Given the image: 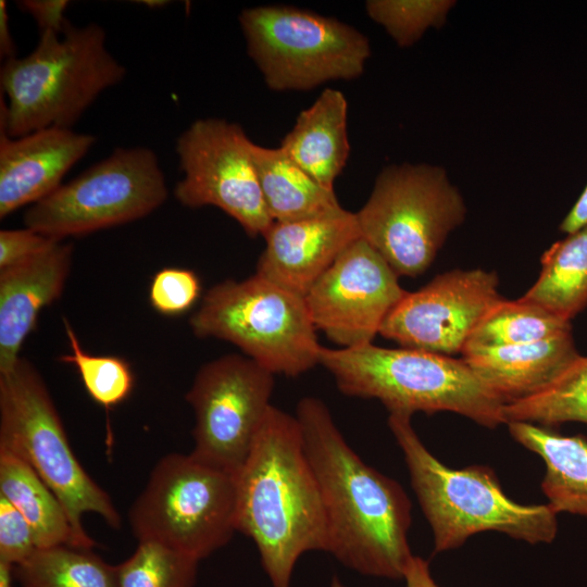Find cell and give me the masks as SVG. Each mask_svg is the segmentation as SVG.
Here are the masks:
<instances>
[{
  "label": "cell",
  "mask_w": 587,
  "mask_h": 587,
  "mask_svg": "<svg viewBox=\"0 0 587 587\" xmlns=\"http://www.w3.org/2000/svg\"><path fill=\"white\" fill-rule=\"evenodd\" d=\"M296 417L324 504L326 552L361 575L403 579L413 557L403 488L355 453L322 400L300 399Z\"/></svg>",
  "instance_id": "cell-1"
},
{
  "label": "cell",
  "mask_w": 587,
  "mask_h": 587,
  "mask_svg": "<svg viewBox=\"0 0 587 587\" xmlns=\"http://www.w3.org/2000/svg\"><path fill=\"white\" fill-rule=\"evenodd\" d=\"M237 489V532L253 540L272 587H291L298 559L327 546L321 490L296 416L270 407Z\"/></svg>",
  "instance_id": "cell-2"
},
{
  "label": "cell",
  "mask_w": 587,
  "mask_h": 587,
  "mask_svg": "<svg viewBox=\"0 0 587 587\" xmlns=\"http://www.w3.org/2000/svg\"><path fill=\"white\" fill-rule=\"evenodd\" d=\"M126 68L105 47L98 24L62 35L41 33L35 49L4 61L0 70V130L12 138L36 130L72 128L105 89L120 84Z\"/></svg>",
  "instance_id": "cell-3"
},
{
  "label": "cell",
  "mask_w": 587,
  "mask_h": 587,
  "mask_svg": "<svg viewBox=\"0 0 587 587\" xmlns=\"http://www.w3.org/2000/svg\"><path fill=\"white\" fill-rule=\"evenodd\" d=\"M388 426L402 450L412 488L430 525L436 553L459 548L472 535L488 530L534 545L555 538L558 513L550 504L513 501L488 466L445 465L421 441L411 415L389 413Z\"/></svg>",
  "instance_id": "cell-4"
},
{
  "label": "cell",
  "mask_w": 587,
  "mask_h": 587,
  "mask_svg": "<svg viewBox=\"0 0 587 587\" xmlns=\"http://www.w3.org/2000/svg\"><path fill=\"white\" fill-rule=\"evenodd\" d=\"M320 364L344 395L377 399L389 413L450 411L489 428L507 424L505 403L463 359L369 344L322 347Z\"/></svg>",
  "instance_id": "cell-5"
},
{
  "label": "cell",
  "mask_w": 587,
  "mask_h": 587,
  "mask_svg": "<svg viewBox=\"0 0 587 587\" xmlns=\"http://www.w3.org/2000/svg\"><path fill=\"white\" fill-rule=\"evenodd\" d=\"M0 449L23 459L54 492L67 512L82 549L95 541L83 515L96 513L113 529L122 519L109 494L84 470L40 373L25 358L0 374Z\"/></svg>",
  "instance_id": "cell-6"
},
{
  "label": "cell",
  "mask_w": 587,
  "mask_h": 587,
  "mask_svg": "<svg viewBox=\"0 0 587 587\" xmlns=\"http://www.w3.org/2000/svg\"><path fill=\"white\" fill-rule=\"evenodd\" d=\"M189 323L197 337L232 342L273 374L294 377L320 364L304 298L258 274L211 287Z\"/></svg>",
  "instance_id": "cell-7"
},
{
  "label": "cell",
  "mask_w": 587,
  "mask_h": 587,
  "mask_svg": "<svg viewBox=\"0 0 587 587\" xmlns=\"http://www.w3.org/2000/svg\"><path fill=\"white\" fill-rule=\"evenodd\" d=\"M237 475L191 453H168L152 469L128 513L138 541H154L198 561L237 532Z\"/></svg>",
  "instance_id": "cell-8"
},
{
  "label": "cell",
  "mask_w": 587,
  "mask_h": 587,
  "mask_svg": "<svg viewBox=\"0 0 587 587\" xmlns=\"http://www.w3.org/2000/svg\"><path fill=\"white\" fill-rule=\"evenodd\" d=\"M465 214L464 200L442 167L409 163L384 168L355 213L361 237L398 276L410 277L430 266Z\"/></svg>",
  "instance_id": "cell-9"
},
{
  "label": "cell",
  "mask_w": 587,
  "mask_h": 587,
  "mask_svg": "<svg viewBox=\"0 0 587 587\" xmlns=\"http://www.w3.org/2000/svg\"><path fill=\"white\" fill-rule=\"evenodd\" d=\"M239 25L248 55L275 91H305L357 78L371 55L367 37L354 27L294 7L245 9Z\"/></svg>",
  "instance_id": "cell-10"
},
{
  "label": "cell",
  "mask_w": 587,
  "mask_h": 587,
  "mask_svg": "<svg viewBox=\"0 0 587 587\" xmlns=\"http://www.w3.org/2000/svg\"><path fill=\"white\" fill-rule=\"evenodd\" d=\"M167 196L164 173L151 149L117 148L30 205L23 220L25 227L64 240L140 220Z\"/></svg>",
  "instance_id": "cell-11"
},
{
  "label": "cell",
  "mask_w": 587,
  "mask_h": 587,
  "mask_svg": "<svg viewBox=\"0 0 587 587\" xmlns=\"http://www.w3.org/2000/svg\"><path fill=\"white\" fill-rule=\"evenodd\" d=\"M273 388L274 374L246 355L203 364L185 397L195 414L190 453L237 475L272 405Z\"/></svg>",
  "instance_id": "cell-12"
},
{
  "label": "cell",
  "mask_w": 587,
  "mask_h": 587,
  "mask_svg": "<svg viewBox=\"0 0 587 587\" xmlns=\"http://www.w3.org/2000/svg\"><path fill=\"white\" fill-rule=\"evenodd\" d=\"M242 127L223 118H199L176 140L183 177L174 187L184 207L213 205L233 217L248 236H264L273 224Z\"/></svg>",
  "instance_id": "cell-13"
},
{
  "label": "cell",
  "mask_w": 587,
  "mask_h": 587,
  "mask_svg": "<svg viewBox=\"0 0 587 587\" xmlns=\"http://www.w3.org/2000/svg\"><path fill=\"white\" fill-rule=\"evenodd\" d=\"M364 238L350 243L304 297L316 330L341 348L372 344L408 291Z\"/></svg>",
  "instance_id": "cell-14"
},
{
  "label": "cell",
  "mask_w": 587,
  "mask_h": 587,
  "mask_svg": "<svg viewBox=\"0 0 587 587\" xmlns=\"http://www.w3.org/2000/svg\"><path fill=\"white\" fill-rule=\"evenodd\" d=\"M498 284L495 272L482 268L439 274L421 289L405 294L379 335L402 348L462 353L474 329L502 299Z\"/></svg>",
  "instance_id": "cell-15"
},
{
  "label": "cell",
  "mask_w": 587,
  "mask_h": 587,
  "mask_svg": "<svg viewBox=\"0 0 587 587\" xmlns=\"http://www.w3.org/2000/svg\"><path fill=\"white\" fill-rule=\"evenodd\" d=\"M255 274L305 297L340 253L361 237L355 213L347 210L291 222H273Z\"/></svg>",
  "instance_id": "cell-16"
},
{
  "label": "cell",
  "mask_w": 587,
  "mask_h": 587,
  "mask_svg": "<svg viewBox=\"0 0 587 587\" xmlns=\"http://www.w3.org/2000/svg\"><path fill=\"white\" fill-rule=\"evenodd\" d=\"M95 142L93 135L72 128L50 127L17 138L0 130V217L51 195Z\"/></svg>",
  "instance_id": "cell-17"
},
{
  "label": "cell",
  "mask_w": 587,
  "mask_h": 587,
  "mask_svg": "<svg viewBox=\"0 0 587 587\" xmlns=\"http://www.w3.org/2000/svg\"><path fill=\"white\" fill-rule=\"evenodd\" d=\"M73 261L64 240L17 264L0 270V374L21 358L40 311L63 292Z\"/></svg>",
  "instance_id": "cell-18"
},
{
  "label": "cell",
  "mask_w": 587,
  "mask_h": 587,
  "mask_svg": "<svg viewBox=\"0 0 587 587\" xmlns=\"http://www.w3.org/2000/svg\"><path fill=\"white\" fill-rule=\"evenodd\" d=\"M462 355L508 404L548 387L580 354L571 332L522 345L465 349Z\"/></svg>",
  "instance_id": "cell-19"
},
{
  "label": "cell",
  "mask_w": 587,
  "mask_h": 587,
  "mask_svg": "<svg viewBox=\"0 0 587 587\" xmlns=\"http://www.w3.org/2000/svg\"><path fill=\"white\" fill-rule=\"evenodd\" d=\"M347 113L344 93L327 88L300 112L279 146L298 166L330 191L350 153Z\"/></svg>",
  "instance_id": "cell-20"
},
{
  "label": "cell",
  "mask_w": 587,
  "mask_h": 587,
  "mask_svg": "<svg viewBox=\"0 0 587 587\" xmlns=\"http://www.w3.org/2000/svg\"><path fill=\"white\" fill-rule=\"evenodd\" d=\"M513 439L538 454L546 467L541 489L557 512L587 516V438L562 436L528 422L507 423Z\"/></svg>",
  "instance_id": "cell-21"
},
{
  "label": "cell",
  "mask_w": 587,
  "mask_h": 587,
  "mask_svg": "<svg viewBox=\"0 0 587 587\" xmlns=\"http://www.w3.org/2000/svg\"><path fill=\"white\" fill-rule=\"evenodd\" d=\"M262 196L273 222L324 216L344 210L327 190L278 148L250 145Z\"/></svg>",
  "instance_id": "cell-22"
},
{
  "label": "cell",
  "mask_w": 587,
  "mask_h": 587,
  "mask_svg": "<svg viewBox=\"0 0 587 587\" xmlns=\"http://www.w3.org/2000/svg\"><path fill=\"white\" fill-rule=\"evenodd\" d=\"M0 496L30 525L37 548H79L66 510L39 475L20 457L0 449Z\"/></svg>",
  "instance_id": "cell-23"
},
{
  "label": "cell",
  "mask_w": 587,
  "mask_h": 587,
  "mask_svg": "<svg viewBox=\"0 0 587 587\" xmlns=\"http://www.w3.org/2000/svg\"><path fill=\"white\" fill-rule=\"evenodd\" d=\"M523 299L571 321L587 308V225L552 243Z\"/></svg>",
  "instance_id": "cell-24"
},
{
  "label": "cell",
  "mask_w": 587,
  "mask_h": 587,
  "mask_svg": "<svg viewBox=\"0 0 587 587\" xmlns=\"http://www.w3.org/2000/svg\"><path fill=\"white\" fill-rule=\"evenodd\" d=\"M12 573L21 587H118L116 565L91 549L65 545L37 548Z\"/></svg>",
  "instance_id": "cell-25"
},
{
  "label": "cell",
  "mask_w": 587,
  "mask_h": 587,
  "mask_svg": "<svg viewBox=\"0 0 587 587\" xmlns=\"http://www.w3.org/2000/svg\"><path fill=\"white\" fill-rule=\"evenodd\" d=\"M571 332V321L539 304L522 297L517 300L502 298L474 329L463 351L522 345Z\"/></svg>",
  "instance_id": "cell-26"
},
{
  "label": "cell",
  "mask_w": 587,
  "mask_h": 587,
  "mask_svg": "<svg viewBox=\"0 0 587 587\" xmlns=\"http://www.w3.org/2000/svg\"><path fill=\"white\" fill-rule=\"evenodd\" d=\"M505 422L519 421L545 427L567 422L587 425V355H579L541 391L503 408Z\"/></svg>",
  "instance_id": "cell-27"
},
{
  "label": "cell",
  "mask_w": 587,
  "mask_h": 587,
  "mask_svg": "<svg viewBox=\"0 0 587 587\" xmlns=\"http://www.w3.org/2000/svg\"><path fill=\"white\" fill-rule=\"evenodd\" d=\"M199 561L154 541H138L116 565L118 587H195Z\"/></svg>",
  "instance_id": "cell-28"
},
{
  "label": "cell",
  "mask_w": 587,
  "mask_h": 587,
  "mask_svg": "<svg viewBox=\"0 0 587 587\" xmlns=\"http://www.w3.org/2000/svg\"><path fill=\"white\" fill-rule=\"evenodd\" d=\"M63 323L71 351L61 355L60 361L76 367L91 399L107 410L127 399L135 384L130 365L118 357L89 354L65 317Z\"/></svg>",
  "instance_id": "cell-29"
},
{
  "label": "cell",
  "mask_w": 587,
  "mask_h": 587,
  "mask_svg": "<svg viewBox=\"0 0 587 587\" xmlns=\"http://www.w3.org/2000/svg\"><path fill=\"white\" fill-rule=\"evenodd\" d=\"M454 4L451 0H370L365 9L400 48H408L429 27H441Z\"/></svg>",
  "instance_id": "cell-30"
},
{
  "label": "cell",
  "mask_w": 587,
  "mask_h": 587,
  "mask_svg": "<svg viewBox=\"0 0 587 587\" xmlns=\"http://www.w3.org/2000/svg\"><path fill=\"white\" fill-rule=\"evenodd\" d=\"M201 291L199 277L188 268L164 267L158 271L150 283L151 307L164 315H178L188 311Z\"/></svg>",
  "instance_id": "cell-31"
},
{
  "label": "cell",
  "mask_w": 587,
  "mask_h": 587,
  "mask_svg": "<svg viewBox=\"0 0 587 587\" xmlns=\"http://www.w3.org/2000/svg\"><path fill=\"white\" fill-rule=\"evenodd\" d=\"M37 549L33 529L21 512L0 496V562L15 566Z\"/></svg>",
  "instance_id": "cell-32"
},
{
  "label": "cell",
  "mask_w": 587,
  "mask_h": 587,
  "mask_svg": "<svg viewBox=\"0 0 587 587\" xmlns=\"http://www.w3.org/2000/svg\"><path fill=\"white\" fill-rule=\"evenodd\" d=\"M61 241L32 228L0 232V270L23 262Z\"/></svg>",
  "instance_id": "cell-33"
},
{
  "label": "cell",
  "mask_w": 587,
  "mask_h": 587,
  "mask_svg": "<svg viewBox=\"0 0 587 587\" xmlns=\"http://www.w3.org/2000/svg\"><path fill=\"white\" fill-rule=\"evenodd\" d=\"M67 0H23L17 5L37 23L39 34L52 32L62 35L70 21L65 17Z\"/></svg>",
  "instance_id": "cell-34"
},
{
  "label": "cell",
  "mask_w": 587,
  "mask_h": 587,
  "mask_svg": "<svg viewBox=\"0 0 587 587\" xmlns=\"http://www.w3.org/2000/svg\"><path fill=\"white\" fill-rule=\"evenodd\" d=\"M403 579L407 587H439L430 574L428 562L414 554L407 565Z\"/></svg>",
  "instance_id": "cell-35"
},
{
  "label": "cell",
  "mask_w": 587,
  "mask_h": 587,
  "mask_svg": "<svg viewBox=\"0 0 587 587\" xmlns=\"http://www.w3.org/2000/svg\"><path fill=\"white\" fill-rule=\"evenodd\" d=\"M587 225V185L560 224L562 233L572 234Z\"/></svg>",
  "instance_id": "cell-36"
},
{
  "label": "cell",
  "mask_w": 587,
  "mask_h": 587,
  "mask_svg": "<svg viewBox=\"0 0 587 587\" xmlns=\"http://www.w3.org/2000/svg\"><path fill=\"white\" fill-rule=\"evenodd\" d=\"M0 55L4 61L16 57V47L9 27L7 2L0 1Z\"/></svg>",
  "instance_id": "cell-37"
},
{
  "label": "cell",
  "mask_w": 587,
  "mask_h": 587,
  "mask_svg": "<svg viewBox=\"0 0 587 587\" xmlns=\"http://www.w3.org/2000/svg\"><path fill=\"white\" fill-rule=\"evenodd\" d=\"M12 566L0 562V587H12Z\"/></svg>",
  "instance_id": "cell-38"
},
{
  "label": "cell",
  "mask_w": 587,
  "mask_h": 587,
  "mask_svg": "<svg viewBox=\"0 0 587 587\" xmlns=\"http://www.w3.org/2000/svg\"><path fill=\"white\" fill-rule=\"evenodd\" d=\"M137 3H141L142 5L145 7H148L150 9H157V8H162L166 4H168V1H165V0H142V1H137Z\"/></svg>",
  "instance_id": "cell-39"
},
{
  "label": "cell",
  "mask_w": 587,
  "mask_h": 587,
  "mask_svg": "<svg viewBox=\"0 0 587 587\" xmlns=\"http://www.w3.org/2000/svg\"><path fill=\"white\" fill-rule=\"evenodd\" d=\"M330 587H346V585L336 575L333 576Z\"/></svg>",
  "instance_id": "cell-40"
}]
</instances>
